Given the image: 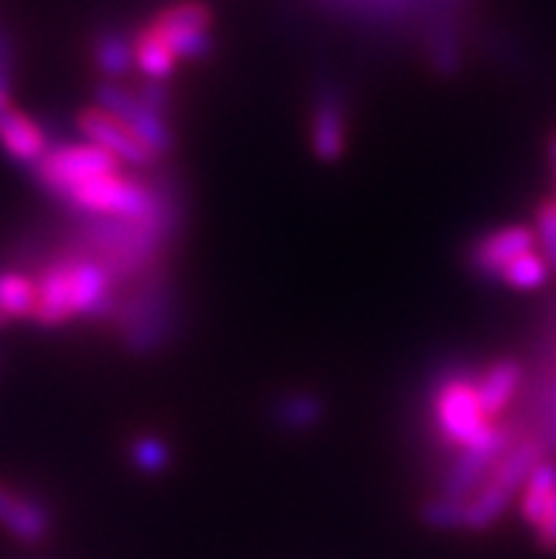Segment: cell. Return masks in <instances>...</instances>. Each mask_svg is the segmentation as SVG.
I'll return each instance as SVG.
<instances>
[{
	"label": "cell",
	"mask_w": 556,
	"mask_h": 559,
	"mask_svg": "<svg viewBox=\"0 0 556 559\" xmlns=\"http://www.w3.org/2000/svg\"><path fill=\"white\" fill-rule=\"evenodd\" d=\"M92 55L103 78H122L134 66V35H128L122 28H99Z\"/></svg>",
	"instance_id": "cell-16"
},
{
	"label": "cell",
	"mask_w": 556,
	"mask_h": 559,
	"mask_svg": "<svg viewBox=\"0 0 556 559\" xmlns=\"http://www.w3.org/2000/svg\"><path fill=\"white\" fill-rule=\"evenodd\" d=\"M543 457H551V454L545 452L543 440L536 435H525L517 440L514 447L494 463L486 480L480 483V489L465 500V532H488L502 518V511L511 506V500L520 495L531 468Z\"/></svg>",
	"instance_id": "cell-3"
},
{
	"label": "cell",
	"mask_w": 556,
	"mask_h": 559,
	"mask_svg": "<svg viewBox=\"0 0 556 559\" xmlns=\"http://www.w3.org/2000/svg\"><path fill=\"white\" fill-rule=\"evenodd\" d=\"M3 321H7V319H3V312H0V326H3Z\"/></svg>",
	"instance_id": "cell-28"
},
{
	"label": "cell",
	"mask_w": 556,
	"mask_h": 559,
	"mask_svg": "<svg viewBox=\"0 0 556 559\" xmlns=\"http://www.w3.org/2000/svg\"><path fill=\"white\" fill-rule=\"evenodd\" d=\"M74 126H78L80 134L92 142V145L108 151V154H111L114 159H120V163H131L142 170H151L159 165V156L151 148H145L140 136H137L126 122H120L117 117L106 114L103 108H83V111L78 114Z\"/></svg>",
	"instance_id": "cell-8"
},
{
	"label": "cell",
	"mask_w": 556,
	"mask_h": 559,
	"mask_svg": "<svg viewBox=\"0 0 556 559\" xmlns=\"http://www.w3.org/2000/svg\"><path fill=\"white\" fill-rule=\"evenodd\" d=\"M149 28L174 51L177 60H202L213 49L211 12L202 3H177L165 9L149 23Z\"/></svg>",
	"instance_id": "cell-7"
},
{
	"label": "cell",
	"mask_w": 556,
	"mask_h": 559,
	"mask_svg": "<svg viewBox=\"0 0 556 559\" xmlns=\"http://www.w3.org/2000/svg\"><path fill=\"white\" fill-rule=\"evenodd\" d=\"M32 170H35L37 182L46 188V193L60 199L69 188L85 182V179L122 170V163L92 142H80V145L60 142V145H51Z\"/></svg>",
	"instance_id": "cell-5"
},
{
	"label": "cell",
	"mask_w": 556,
	"mask_h": 559,
	"mask_svg": "<svg viewBox=\"0 0 556 559\" xmlns=\"http://www.w3.org/2000/svg\"><path fill=\"white\" fill-rule=\"evenodd\" d=\"M536 248V236L531 227L525 225H508L494 230V234L483 236L469 248L465 262L469 267L483 278H500L502 270L511 262H517L520 255L531 253Z\"/></svg>",
	"instance_id": "cell-11"
},
{
	"label": "cell",
	"mask_w": 556,
	"mask_h": 559,
	"mask_svg": "<svg viewBox=\"0 0 556 559\" xmlns=\"http://www.w3.org/2000/svg\"><path fill=\"white\" fill-rule=\"evenodd\" d=\"M57 202L83 216H140L154 202V188L151 177H128L114 170L74 185Z\"/></svg>",
	"instance_id": "cell-4"
},
{
	"label": "cell",
	"mask_w": 556,
	"mask_h": 559,
	"mask_svg": "<svg viewBox=\"0 0 556 559\" xmlns=\"http://www.w3.org/2000/svg\"><path fill=\"white\" fill-rule=\"evenodd\" d=\"M94 99H97V108H103L106 114H111V117H117L120 122H126V126L140 136L142 145L154 151L159 159L174 154V148H177V134H174L168 117H159V114L149 111V108L140 103L137 92L122 88V85L117 83H103L97 85Z\"/></svg>",
	"instance_id": "cell-6"
},
{
	"label": "cell",
	"mask_w": 556,
	"mask_h": 559,
	"mask_svg": "<svg viewBox=\"0 0 556 559\" xmlns=\"http://www.w3.org/2000/svg\"><path fill=\"white\" fill-rule=\"evenodd\" d=\"M536 248H543V259L556 270V199H543L536 207Z\"/></svg>",
	"instance_id": "cell-24"
},
{
	"label": "cell",
	"mask_w": 556,
	"mask_h": 559,
	"mask_svg": "<svg viewBox=\"0 0 556 559\" xmlns=\"http://www.w3.org/2000/svg\"><path fill=\"white\" fill-rule=\"evenodd\" d=\"M551 165H554V177H556V136L551 140Z\"/></svg>",
	"instance_id": "cell-27"
},
{
	"label": "cell",
	"mask_w": 556,
	"mask_h": 559,
	"mask_svg": "<svg viewBox=\"0 0 556 559\" xmlns=\"http://www.w3.org/2000/svg\"><path fill=\"white\" fill-rule=\"evenodd\" d=\"M556 495V457H543L531 468L529 480L520 491V514L522 520L534 528L543 518V511L548 509V503Z\"/></svg>",
	"instance_id": "cell-18"
},
{
	"label": "cell",
	"mask_w": 556,
	"mask_h": 559,
	"mask_svg": "<svg viewBox=\"0 0 556 559\" xmlns=\"http://www.w3.org/2000/svg\"><path fill=\"white\" fill-rule=\"evenodd\" d=\"M423 51L440 78L458 74L463 63V40H460L458 9H437L423 23Z\"/></svg>",
	"instance_id": "cell-13"
},
{
	"label": "cell",
	"mask_w": 556,
	"mask_h": 559,
	"mask_svg": "<svg viewBox=\"0 0 556 559\" xmlns=\"http://www.w3.org/2000/svg\"><path fill=\"white\" fill-rule=\"evenodd\" d=\"M346 97L344 88L324 80L316 88L310 114V145L318 163H339L346 154Z\"/></svg>",
	"instance_id": "cell-9"
},
{
	"label": "cell",
	"mask_w": 556,
	"mask_h": 559,
	"mask_svg": "<svg viewBox=\"0 0 556 559\" xmlns=\"http://www.w3.org/2000/svg\"><path fill=\"white\" fill-rule=\"evenodd\" d=\"M134 66L145 74V80H159L163 83L177 69V57L145 26L134 35Z\"/></svg>",
	"instance_id": "cell-20"
},
{
	"label": "cell",
	"mask_w": 556,
	"mask_h": 559,
	"mask_svg": "<svg viewBox=\"0 0 556 559\" xmlns=\"http://www.w3.org/2000/svg\"><path fill=\"white\" fill-rule=\"evenodd\" d=\"M35 298V276H28L23 270H0V312H3V319H32Z\"/></svg>",
	"instance_id": "cell-19"
},
{
	"label": "cell",
	"mask_w": 556,
	"mask_h": 559,
	"mask_svg": "<svg viewBox=\"0 0 556 559\" xmlns=\"http://www.w3.org/2000/svg\"><path fill=\"white\" fill-rule=\"evenodd\" d=\"M463 518L465 500H454V497L435 495L421 506V520L437 532H458L463 528Z\"/></svg>",
	"instance_id": "cell-22"
},
{
	"label": "cell",
	"mask_w": 556,
	"mask_h": 559,
	"mask_svg": "<svg viewBox=\"0 0 556 559\" xmlns=\"http://www.w3.org/2000/svg\"><path fill=\"white\" fill-rule=\"evenodd\" d=\"M551 276V267L545 264V259L536 250L531 253L520 255L517 262L508 264L502 270L500 282H506L508 287H514V290H540Z\"/></svg>",
	"instance_id": "cell-21"
},
{
	"label": "cell",
	"mask_w": 556,
	"mask_h": 559,
	"mask_svg": "<svg viewBox=\"0 0 556 559\" xmlns=\"http://www.w3.org/2000/svg\"><path fill=\"white\" fill-rule=\"evenodd\" d=\"M51 509L32 491L0 480V528L23 546H37L51 534Z\"/></svg>",
	"instance_id": "cell-10"
},
{
	"label": "cell",
	"mask_w": 556,
	"mask_h": 559,
	"mask_svg": "<svg viewBox=\"0 0 556 559\" xmlns=\"http://www.w3.org/2000/svg\"><path fill=\"white\" fill-rule=\"evenodd\" d=\"M324 418V401L307 390L284 392L273 404V420L284 432H307Z\"/></svg>",
	"instance_id": "cell-17"
},
{
	"label": "cell",
	"mask_w": 556,
	"mask_h": 559,
	"mask_svg": "<svg viewBox=\"0 0 556 559\" xmlns=\"http://www.w3.org/2000/svg\"><path fill=\"white\" fill-rule=\"evenodd\" d=\"M37 298L32 321L40 326H60L74 319L71 312V255H51L35 276Z\"/></svg>",
	"instance_id": "cell-12"
},
{
	"label": "cell",
	"mask_w": 556,
	"mask_h": 559,
	"mask_svg": "<svg viewBox=\"0 0 556 559\" xmlns=\"http://www.w3.org/2000/svg\"><path fill=\"white\" fill-rule=\"evenodd\" d=\"M137 97H140V103L149 111L159 114V117H168L170 111V92L165 88L159 80H149V83H142L140 88H137Z\"/></svg>",
	"instance_id": "cell-25"
},
{
	"label": "cell",
	"mask_w": 556,
	"mask_h": 559,
	"mask_svg": "<svg viewBox=\"0 0 556 559\" xmlns=\"http://www.w3.org/2000/svg\"><path fill=\"white\" fill-rule=\"evenodd\" d=\"M522 378H525V364L517 358H500L477 372V395L488 418H500L511 406L522 386Z\"/></svg>",
	"instance_id": "cell-15"
},
{
	"label": "cell",
	"mask_w": 556,
	"mask_h": 559,
	"mask_svg": "<svg viewBox=\"0 0 556 559\" xmlns=\"http://www.w3.org/2000/svg\"><path fill=\"white\" fill-rule=\"evenodd\" d=\"M108 324L117 330L122 347L131 355H154L179 330V293L170 282L168 262H159L126 284Z\"/></svg>",
	"instance_id": "cell-1"
},
{
	"label": "cell",
	"mask_w": 556,
	"mask_h": 559,
	"mask_svg": "<svg viewBox=\"0 0 556 559\" xmlns=\"http://www.w3.org/2000/svg\"><path fill=\"white\" fill-rule=\"evenodd\" d=\"M534 539H536V548H540V551L556 557V495H554V500L548 503V509L543 511L540 523L534 525Z\"/></svg>",
	"instance_id": "cell-26"
},
{
	"label": "cell",
	"mask_w": 556,
	"mask_h": 559,
	"mask_svg": "<svg viewBox=\"0 0 556 559\" xmlns=\"http://www.w3.org/2000/svg\"><path fill=\"white\" fill-rule=\"evenodd\" d=\"M0 148L7 151L14 163L35 168L43 154L51 148V140L46 128L37 126L28 114H23L17 106H7L0 111Z\"/></svg>",
	"instance_id": "cell-14"
},
{
	"label": "cell",
	"mask_w": 556,
	"mask_h": 559,
	"mask_svg": "<svg viewBox=\"0 0 556 559\" xmlns=\"http://www.w3.org/2000/svg\"><path fill=\"white\" fill-rule=\"evenodd\" d=\"M128 457H131V463L140 468L142 475H159L170 463V447L163 438H156V435H140L137 440H131Z\"/></svg>",
	"instance_id": "cell-23"
},
{
	"label": "cell",
	"mask_w": 556,
	"mask_h": 559,
	"mask_svg": "<svg viewBox=\"0 0 556 559\" xmlns=\"http://www.w3.org/2000/svg\"><path fill=\"white\" fill-rule=\"evenodd\" d=\"M429 412L431 435L440 449L472 447L494 426L480 404L477 372L465 364L437 372L429 386Z\"/></svg>",
	"instance_id": "cell-2"
}]
</instances>
